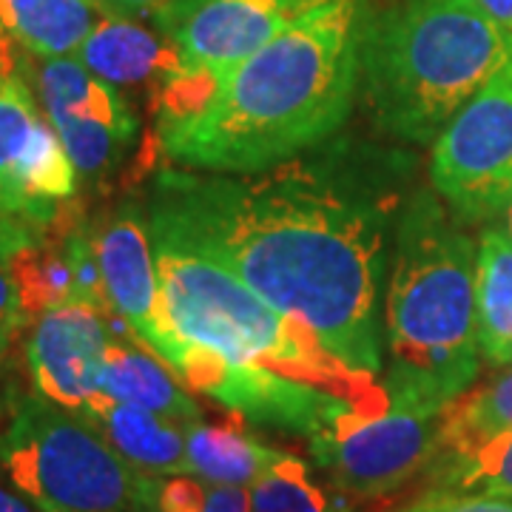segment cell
<instances>
[{
	"label": "cell",
	"instance_id": "obj_1",
	"mask_svg": "<svg viewBox=\"0 0 512 512\" xmlns=\"http://www.w3.org/2000/svg\"><path fill=\"white\" fill-rule=\"evenodd\" d=\"M393 205V191L336 160H288L254 174L160 168L148 228L214 259L348 365L379 376Z\"/></svg>",
	"mask_w": 512,
	"mask_h": 512
},
{
	"label": "cell",
	"instance_id": "obj_2",
	"mask_svg": "<svg viewBox=\"0 0 512 512\" xmlns=\"http://www.w3.org/2000/svg\"><path fill=\"white\" fill-rule=\"evenodd\" d=\"M370 0H316L197 109L154 120L157 151L211 174H254L296 160L348 120Z\"/></svg>",
	"mask_w": 512,
	"mask_h": 512
},
{
	"label": "cell",
	"instance_id": "obj_3",
	"mask_svg": "<svg viewBox=\"0 0 512 512\" xmlns=\"http://www.w3.org/2000/svg\"><path fill=\"white\" fill-rule=\"evenodd\" d=\"M476 245L439 194L419 191L404 208L387 293V396L444 413L481 370Z\"/></svg>",
	"mask_w": 512,
	"mask_h": 512
},
{
	"label": "cell",
	"instance_id": "obj_4",
	"mask_svg": "<svg viewBox=\"0 0 512 512\" xmlns=\"http://www.w3.org/2000/svg\"><path fill=\"white\" fill-rule=\"evenodd\" d=\"M510 63L512 35L476 0H390L367 9L359 94L384 131L430 143Z\"/></svg>",
	"mask_w": 512,
	"mask_h": 512
},
{
	"label": "cell",
	"instance_id": "obj_5",
	"mask_svg": "<svg viewBox=\"0 0 512 512\" xmlns=\"http://www.w3.org/2000/svg\"><path fill=\"white\" fill-rule=\"evenodd\" d=\"M165 316L177 336L234 365L271 370L328 393L353 410L379 416L390 396L376 373L348 365L308 325L271 308L214 259L171 239L151 237Z\"/></svg>",
	"mask_w": 512,
	"mask_h": 512
},
{
	"label": "cell",
	"instance_id": "obj_6",
	"mask_svg": "<svg viewBox=\"0 0 512 512\" xmlns=\"http://www.w3.org/2000/svg\"><path fill=\"white\" fill-rule=\"evenodd\" d=\"M0 473L40 512H143L151 484L92 424L37 393L0 430Z\"/></svg>",
	"mask_w": 512,
	"mask_h": 512
},
{
	"label": "cell",
	"instance_id": "obj_7",
	"mask_svg": "<svg viewBox=\"0 0 512 512\" xmlns=\"http://www.w3.org/2000/svg\"><path fill=\"white\" fill-rule=\"evenodd\" d=\"M80 174L20 66L0 80V262L72 222Z\"/></svg>",
	"mask_w": 512,
	"mask_h": 512
},
{
	"label": "cell",
	"instance_id": "obj_8",
	"mask_svg": "<svg viewBox=\"0 0 512 512\" xmlns=\"http://www.w3.org/2000/svg\"><path fill=\"white\" fill-rule=\"evenodd\" d=\"M308 447L336 493L373 501L399 493L433 467L441 453V413L390 402L387 413L367 416L342 404Z\"/></svg>",
	"mask_w": 512,
	"mask_h": 512
},
{
	"label": "cell",
	"instance_id": "obj_9",
	"mask_svg": "<svg viewBox=\"0 0 512 512\" xmlns=\"http://www.w3.org/2000/svg\"><path fill=\"white\" fill-rule=\"evenodd\" d=\"M430 183L458 222L498 217L512 200V63L444 126L430 154Z\"/></svg>",
	"mask_w": 512,
	"mask_h": 512
},
{
	"label": "cell",
	"instance_id": "obj_10",
	"mask_svg": "<svg viewBox=\"0 0 512 512\" xmlns=\"http://www.w3.org/2000/svg\"><path fill=\"white\" fill-rule=\"evenodd\" d=\"M92 239L111 313L185 384L200 365L202 348L180 339L165 316L154 242L143 211L134 202L114 208L106 220L92 225Z\"/></svg>",
	"mask_w": 512,
	"mask_h": 512
},
{
	"label": "cell",
	"instance_id": "obj_11",
	"mask_svg": "<svg viewBox=\"0 0 512 512\" xmlns=\"http://www.w3.org/2000/svg\"><path fill=\"white\" fill-rule=\"evenodd\" d=\"M313 3L316 0H174L154 18V26L174 43L188 72L217 86Z\"/></svg>",
	"mask_w": 512,
	"mask_h": 512
},
{
	"label": "cell",
	"instance_id": "obj_12",
	"mask_svg": "<svg viewBox=\"0 0 512 512\" xmlns=\"http://www.w3.org/2000/svg\"><path fill=\"white\" fill-rule=\"evenodd\" d=\"M106 302L72 296L29 325L26 365L37 396L69 413H83L103 393V367L114 336Z\"/></svg>",
	"mask_w": 512,
	"mask_h": 512
},
{
	"label": "cell",
	"instance_id": "obj_13",
	"mask_svg": "<svg viewBox=\"0 0 512 512\" xmlns=\"http://www.w3.org/2000/svg\"><path fill=\"white\" fill-rule=\"evenodd\" d=\"M74 57L114 89L146 86L151 97L185 72L180 52L154 23L123 15L100 20Z\"/></svg>",
	"mask_w": 512,
	"mask_h": 512
},
{
	"label": "cell",
	"instance_id": "obj_14",
	"mask_svg": "<svg viewBox=\"0 0 512 512\" xmlns=\"http://www.w3.org/2000/svg\"><path fill=\"white\" fill-rule=\"evenodd\" d=\"M103 393L114 402L140 407L177 424L202 421L200 404L185 390L183 379L126 328L111 336L103 367Z\"/></svg>",
	"mask_w": 512,
	"mask_h": 512
},
{
	"label": "cell",
	"instance_id": "obj_15",
	"mask_svg": "<svg viewBox=\"0 0 512 512\" xmlns=\"http://www.w3.org/2000/svg\"><path fill=\"white\" fill-rule=\"evenodd\" d=\"M109 441L111 450L143 476H191L185 450V424L154 416L100 396L83 413H74Z\"/></svg>",
	"mask_w": 512,
	"mask_h": 512
},
{
	"label": "cell",
	"instance_id": "obj_16",
	"mask_svg": "<svg viewBox=\"0 0 512 512\" xmlns=\"http://www.w3.org/2000/svg\"><path fill=\"white\" fill-rule=\"evenodd\" d=\"M111 15L100 0H26L0 18L29 57H74L94 26Z\"/></svg>",
	"mask_w": 512,
	"mask_h": 512
},
{
	"label": "cell",
	"instance_id": "obj_17",
	"mask_svg": "<svg viewBox=\"0 0 512 512\" xmlns=\"http://www.w3.org/2000/svg\"><path fill=\"white\" fill-rule=\"evenodd\" d=\"M476 319L481 356L512 365V239L501 225L484 228L476 251Z\"/></svg>",
	"mask_w": 512,
	"mask_h": 512
},
{
	"label": "cell",
	"instance_id": "obj_18",
	"mask_svg": "<svg viewBox=\"0 0 512 512\" xmlns=\"http://www.w3.org/2000/svg\"><path fill=\"white\" fill-rule=\"evenodd\" d=\"M185 450L191 476L225 487H251L282 458V450L262 444L234 424L205 421L185 424Z\"/></svg>",
	"mask_w": 512,
	"mask_h": 512
},
{
	"label": "cell",
	"instance_id": "obj_19",
	"mask_svg": "<svg viewBox=\"0 0 512 512\" xmlns=\"http://www.w3.org/2000/svg\"><path fill=\"white\" fill-rule=\"evenodd\" d=\"M512 430V367L493 382L467 390L441 413V453L461 456Z\"/></svg>",
	"mask_w": 512,
	"mask_h": 512
},
{
	"label": "cell",
	"instance_id": "obj_20",
	"mask_svg": "<svg viewBox=\"0 0 512 512\" xmlns=\"http://www.w3.org/2000/svg\"><path fill=\"white\" fill-rule=\"evenodd\" d=\"M248 493L251 512H350L316 484L305 461L288 453L256 478Z\"/></svg>",
	"mask_w": 512,
	"mask_h": 512
},
{
	"label": "cell",
	"instance_id": "obj_21",
	"mask_svg": "<svg viewBox=\"0 0 512 512\" xmlns=\"http://www.w3.org/2000/svg\"><path fill=\"white\" fill-rule=\"evenodd\" d=\"M436 490L450 493H512V430L473 453L439 456L430 467Z\"/></svg>",
	"mask_w": 512,
	"mask_h": 512
},
{
	"label": "cell",
	"instance_id": "obj_22",
	"mask_svg": "<svg viewBox=\"0 0 512 512\" xmlns=\"http://www.w3.org/2000/svg\"><path fill=\"white\" fill-rule=\"evenodd\" d=\"M143 512H251V493L197 476H151Z\"/></svg>",
	"mask_w": 512,
	"mask_h": 512
},
{
	"label": "cell",
	"instance_id": "obj_23",
	"mask_svg": "<svg viewBox=\"0 0 512 512\" xmlns=\"http://www.w3.org/2000/svg\"><path fill=\"white\" fill-rule=\"evenodd\" d=\"M410 512H512V493H450L430 490L413 501Z\"/></svg>",
	"mask_w": 512,
	"mask_h": 512
},
{
	"label": "cell",
	"instance_id": "obj_24",
	"mask_svg": "<svg viewBox=\"0 0 512 512\" xmlns=\"http://www.w3.org/2000/svg\"><path fill=\"white\" fill-rule=\"evenodd\" d=\"M111 15H123V18H134V20H148L154 23V18L168 9L174 0H100Z\"/></svg>",
	"mask_w": 512,
	"mask_h": 512
},
{
	"label": "cell",
	"instance_id": "obj_25",
	"mask_svg": "<svg viewBox=\"0 0 512 512\" xmlns=\"http://www.w3.org/2000/svg\"><path fill=\"white\" fill-rule=\"evenodd\" d=\"M0 319L15 322L20 328H29V322L23 316V308H20L18 285H15L12 274H9L6 262H0Z\"/></svg>",
	"mask_w": 512,
	"mask_h": 512
},
{
	"label": "cell",
	"instance_id": "obj_26",
	"mask_svg": "<svg viewBox=\"0 0 512 512\" xmlns=\"http://www.w3.org/2000/svg\"><path fill=\"white\" fill-rule=\"evenodd\" d=\"M0 512H40V510H37L35 504H32L26 495L18 493L6 478H0Z\"/></svg>",
	"mask_w": 512,
	"mask_h": 512
},
{
	"label": "cell",
	"instance_id": "obj_27",
	"mask_svg": "<svg viewBox=\"0 0 512 512\" xmlns=\"http://www.w3.org/2000/svg\"><path fill=\"white\" fill-rule=\"evenodd\" d=\"M476 3L512 35V0H476Z\"/></svg>",
	"mask_w": 512,
	"mask_h": 512
},
{
	"label": "cell",
	"instance_id": "obj_28",
	"mask_svg": "<svg viewBox=\"0 0 512 512\" xmlns=\"http://www.w3.org/2000/svg\"><path fill=\"white\" fill-rule=\"evenodd\" d=\"M12 37L6 35V29L0 26V80L9 77V74L18 69V60H15V49H12Z\"/></svg>",
	"mask_w": 512,
	"mask_h": 512
},
{
	"label": "cell",
	"instance_id": "obj_29",
	"mask_svg": "<svg viewBox=\"0 0 512 512\" xmlns=\"http://www.w3.org/2000/svg\"><path fill=\"white\" fill-rule=\"evenodd\" d=\"M23 330L15 322H6V319H0V367L3 362L9 359V350H12V342H15V333Z\"/></svg>",
	"mask_w": 512,
	"mask_h": 512
},
{
	"label": "cell",
	"instance_id": "obj_30",
	"mask_svg": "<svg viewBox=\"0 0 512 512\" xmlns=\"http://www.w3.org/2000/svg\"><path fill=\"white\" fill-rule=\"evenodd\" d=\"M501 228H504V231H507V237L512 239V200H510V205L501 211Z\"/></svg>",
	"mask_w": 512,
	"mask_h": 512
},
{
	"label": "cell",
	"instance_id": "obj_31",
	"mask_svg": "<svg viewBox=\"0 0 512 512\" xmlns=\"http://www.w3.org/2000/svg\"><path fill=\"white\" fill-rule=\"evenodd\" d=\"M20 3H26V0H0V18L9 15V12H12L15 6H20Z\"/></svg>",
	"mask_w": 512,
	"mask_h": 512
},
{
	"label": "cell",
	"instance_id": "obj_32",
	"mask_svg": "<svg viewBox=\"0 0 512 512\" xmlns=\"http://www.w3.org/2000/svg\"><path fill=\"white\" fill-rule=\"evenodd\" d=\"M399 512H410V510H407V507H404V510H399Z\"/></svg>",
	"mask_w": 512,
	"mask_h": 512
}]
</instances>
